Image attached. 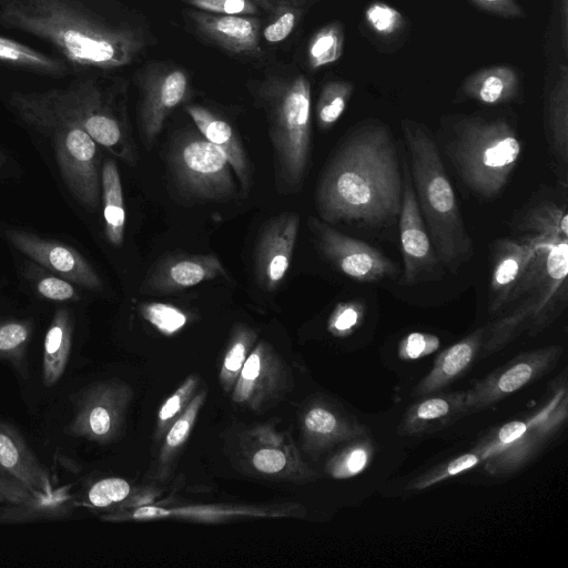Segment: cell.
<instances>
[{"mask_svg": "<svg viewBox=\"0 0 568 568\" xmlns=\"http://www.w3.org/2000/svg\"><path fill=\"white\" fill-rule=\"evenodd\" d=\"M0 27L52 47L75 73L131 64L142 31L111 0H0Z\"/></svg>", "mask_w": 568, "mask_h": 568, "instance_id": "cell-1", "label": "cell"}, {"mask_svg": "<svg viewBox=\"0 0 568 568\" xmlns=\"http://www.w3.org/2000/svg\"><path fill=\"white\" fill-rule=\"evenodd\" d=\"M404 175L389 129L377 120L359 123L328 161L316 189L326 223L378 226L398 217Z\"/></svg>", "mask_w": 568, "mask_h": 568, "instance_id": "cell-2", "label": "cell"}, {"mask_svg": "<svg viewBox=\"0 0 568 568\" xmlns=\"http://www.w3.org/2000/svg\"><path fill=\"white\" fill-rule=\"evenodd\" d=\"M410 179L422 217L439 261L452 272L473 255V242L439 150L428 129L412 119L402 121Z\"/></svg>", "mask_w": 568, "mask_h": 568, "instance_id": "cell-3", "label": "cell"}, {"mask_svg": "<svg viewBox=\"0 0 568 568\" xmlns=\"http://www.w3.org/2000/svg\"><path fill=\"white\" fill-rule=\"evenodd\" d=\"M568 240L541 239L537 254L507 305L527 295L511 313L486 326L481 355L504 348L526 331L536 335L548 327L567 302Z\"/></svg>", "mask_w": 568, "mask_h": 568, "instance_id": "cell-4", "label": "cell"}, {"mask_svg": "<svg viewBox=\"0 0 568 568\" xmlns=\"http://www.w3.org/2000/svg\"><path fill=\"white\" fill-rule=\"evenodd\" d=\"M568 417L566 371L556 376L539 404L523 417L490 428L470 448L479 468L494 478L513 476L529 465L565 428Z\"/></svg>", "mask_w": 568, "mask_h": 568, "instance_id": "cell-5", "label": "cell"}, {"mask_svg": "<svg viewBox=\"0 0 568 568\" xmlns=\"http://www.w3.org/2000/svg\"><path fill=\"white\" fill-rule=\"evenodd\" d=\"M444 148L464 184L484 199L503 192L521 154V142L505 119L478 115L457 118Z\"/></svg>", "mask_w": 568, "mask_h": 568, "instance_id": "cell-6", "label": "cell"}, {"mask_svg": "<svg viewBox=\"0 0 568 568\" xmlns=\"http://www.w3.org/2000/svg\"><path fill=\"white\" fill-rule=\"evenodd\" d=\"M28 94L38 104L81 126L114 156L135 164L138 153L124 105L114 88L105 87L98 77L78 73L63 88Z\"/></svg>", "mask_w": 568, "mask_h": 568, "instance_id": "cell-7", "label": "cell"}, {"mask_svg": "<svg viewBox=\"0 0 568 568\" xmlns=\"http://www.w3.org/2000/svg\"><path fill=\"white\" fill-rule=\"evenodd\" d=\"M9 103L24 123L51 140L68 190L85 210L95 211L101 193L98 143L78 124L38 104L28 92H12Z\"/></svg>", "mask_w": 568, "mask_h": 568, "instance_id": "cell-8", "label": "cell"}, {"mask_svg": "<svg viewBox=\"0 0 568 568\" xmlns=\"http://www.w3.org/2000/svg\"><path fill=\"white\" fill-rule=\"evenodd\" d=\"M270 139L276 156L277 181L297 187L305 174L311 145V85L297 75L267 94Z\"/></svg>", "mask_w": 568, "mask_h": 568, "instance_id": "cell-9", "label": "cell"}, {"mask_svg": "<svg viewBox=\"0 0 568 568\" xmlns=\"http://www.w3.org/2000/svg\"><path fill=\"white\" fill-rule=\"evenodd\" d=\"M170 162L179 185L194 197L219 201L235 191L226 155L202 134L187 132L176 138Z\"/></svg>", "mask_w": 568, "mask_h": 568, "instance_id": "cell-10", "label": "cell"}, {"mask_svg": "<svg viewBox=\"0 0 568 568\" xmlns=\"http://www.w3.org/2000/svg\"><path fill=\"white\" fill-rule=\"evenodd\" d=\"M561 355L560 345L518 354L465 390V416L481 412L536 382L556 367Z\"/></svg>", "mask_w": 568, "mask_h": 568, "instance_id": "cell-11", "label": "cell"}, {"mask_svg": "<svg viewBox=\"0 0 568 568\" xmlns=\"http://www.w3.org/2000/svg\"><path fill=\"white\" fill-rule=\"evenodd\" d=\"M310 227L323 255L343 274L357 282H377L396 273V266L369 244L351 237L328 223L310 219Z\"/></svg>", "mask_w": 568, "mask_h": 568, "instance_id": "cell-12", "label": "cell"}, {"mask_svg": "<svg viewBox=\"0 0 568 568\" xmlns=\"http://www.w3.org/2000/svg\"><path fill=\"white\" fill-rule=\"evenodd\" d=\"M3 237L32 261L73 284L90 291L102 288L99 274L73 247L16 229H6Z\"/></svg>", "mask_w": 568, "mask_h": 568, "instance_id": "cell-13", "label": "cell"}, {"mask_svg": "<svg viewBox=\"0 0 568 568\" xmlns=\"http://www.w3.org/2000/svg\"><path fill=\"white\" fill-rule=\"evenodd\" d=\"M403 164L404 186L398 214L404 262L402 284L412 285L433 272L440 261L422 217L406 160Z\"/></svg>", "mask_w": 568, "mask_h": 568, "instance_id": "cell-14", "label": "cell"}, {"mask_svg": "<svg viewBox=\"0 0 568 568\" xmlns=\"http://www.w3.org/2000/svg\"><path fill=\"white\" fill-rule=\"evenodd\" d=\"M139 124L145 148H151L168 115L190 92V78L180 68L151 70L141 82Z\"/></svg>", "mask_w": 568, "mask_h": 568, "instance_id": "cell-15", "label": "cell"}, {"mask_svg": "<svg viewBox=\"0 0 568 568\" xmlns=\"http://www.w3.org/2000/svg\"><path fill=\"white\" fill-rule=\"evenodd\" d=\"M300 227V216L283 213L263 227L256 247V275L262 287L275 290L284 278L293 255Z\"/></svg>", "mask_w": 568, "mask_h": 568, "instance_id": "cell-16", "label": "cell"}, {"mask_svg": "<svg viewBox=\"0 0 568 568\" xmlns=\"http://www.w3.org/2000/svg\"><path fill=\"white\" fill-rule=\"evenodd\" d=\"M540 236L500 239L494 244L489 283V312L498 313L536 257Z\"/></svg>", "mask_w": 568, "mask_h": 568, "instance_id": "cell-17", "label": "cell"}, {"mask_svg": "<svg viewBox=\"0 0 568 568\" xmlns=\"http://www.w3.org/2000/svg\"><path fill=\"white\" fill-rule=\"evenodd\" d=\"M0 467L39 499H48L59 493L53 489L48 470L20 432L1 419Z\"/></svg>", "mask_w": 568, "mask_h": 568, "instance_id": "cell-18", "label": "cell"}, {"mask_svg": "<svg viewBox=\"0 0 568 568\" xmlns=\"http://www.w3.org/2000/svg\"><path fill=\"white\" fill-rule=\"evenodd\" d=\"M465 390L436 392L415 397L398 425L402 436H423L446 428L465 416Z\"/></svg>", "mask_w": 568, "mask_h": 568, "instance_id": "cell-19", "label": "cell"}, {"mask_svg": "<svg viewBox=\"0 0 568 568\" xmlns=\"http://www.w3.org/2000/svg\"><path fill=\"white\" fill-rule=\"evenodd\" d=\"M225 275L215 255L182 254L161 262L146 277L142 291L171 293Z\"/></svg>", "mask_w": 568, "mask_h": 568, "instance_id": "cell-20", "label": "cell"}, {"mask_svg": "<svg viewBox=\"0 0 568 568\" xmlns=\"http://www.w3.org/2000/svg\"><path fill=\"white\" fill-rule=\"evenodd\" d=\"M195 28L209 40L235 54H260L258 18L191 11Z\"/></svg>", "mask_w": 568, "mask_h": 568, "instance_id": "cell-21", "label": "cell"}, {"mask_svg": "<svg viewBox=\"0 0 568 568\" xmlns=\"http://www.w3.org/2000/svg\"><path fill=\"white\" fill-rule=\"evenodd\" d=\"M485 327H480L444 349L432 369L417 383L412 395L419 397L445 389L462 377L480 354Z\"/></svg>", "mask_w": 568, "mask_h": 568, "instance_id": "cell-22", "label": "cell"}, {"mask_svg": "<svg viewBox=\"0 0 568 568\" xmlns=\"http://www.w3.org/2000/svg\"><path fill=\"white\" fill-rule=\"evenodd\" d=\"M185 110L200 133L224 152L240 181L241 191L246 194L251 187V166L246 152L234 129L204 106L187 105Z\"/></svg>", "mask_w": 568, "mask_h": 568, "instance_id": "cell-23", "label": "cell"}, {"mask_svg": "<svg viewBox=\"0 0 568 568\" xmlns=\"http://www.w3.org/2000/svg\"><path fill=\"white\" fill-rule=\"evenodd\" d=\"M520 91L518 71L506 64L477 70L465 79L460 89L462 99L474 100L486 105H499L514 101Z\"/></svg>", "mask_w": 568, "mask_h": 568, "instance_id": "cell-24", "label": "cell"}, {"mask_svg": "<svg viewBox=\"0 0 568 568\" xmlns=\"http://www.w3.org/2000/svg\"><path fill=\"white\" fill-rule=\"evenodd\" d=\"M546 136L551 155L565 172L568 163V68L558 67L545 103Z\"/></svg>", "mask_w": 568, "mask_h": 568, "instance_id": "cell-25", "label": "cell"}, {"mask_svg": "<svg viewBox=\"0 0 568 568\" xmlns=\"http://www.w3.org/2000/svg\"><path fill=\"white\" fill-rule=\"evenodd\" d=\"M74 321L72 313L58 308L47 331L43 343L42 382L54 386L64 374L72 348Z\"/></svg>", "mask_w": 568, "mask_h": 568, "instance_id": "cell-26", "label": "cell"}, {"mask_svg": "<svg viewBox=\"0 0 568 568\" xmlns=\"http://www.w3.org/2000/svg\"><path fill=\"white\" fill-rule=\"evenodd\" d=\"M0 64L51 78H64L71 72L63 59L1 36Z\"/></svg>", "mask_w": 568, "mask_h": 568, "instance_id": "cell-27", "label": "cell"}, {"mask_svg": "<svg viewBox=\"0 0 568 568\" xmlns=\"http://www.w3.org/2000/svg\"><path fill=\"white\" fill-rule=\"evenodd\" d=\"M101 193L105 237L112 246L119 247L124 237L125 210L119 170L110 159L101 169Z\"/></svg>", "mask_w": 568, "mask_h": 568, "instance_id": "cell-28", "label": "cell"}, {"mask_svg": "<svg viewBox=\"0 0 568 568\" xmlns=\"http://www.w3.org/2000/svg\"><path fill=\"white\" fill-rule=\"evenodd\" d=\"M517 227L528 236L568 240L567 211L555 202H540L526 211Z\"/></svg>", "mask_w": 568, "mask_h": 568, "instance_id": "cell-29", "label": "cell"}, {"mask_svg": "<svg viewBox=\"0 0 568 568\" xmlns=\"http://www.w3.org/2000/svg\"><path fill=\"white\" fill-rule=\"evenodd\" d=\"M306 428L316 436L328 440H353L368 435L365 425L356 419L337 415L333 409L317 406L305 417Z\"/></svg>", "mask_w": 568, "mask_h": 568, "instance_id": "cell-30", "label": "cell"}, {"mask_svg": "<svg viewBox=\"0 0 568 568\" xmlns=\"http://www.w3.org/2000/svg\"><path fill=\"white\" fill-rule=\"evenodd\" d=\"M344 27L333 21L311 38L307 47V64L311 70H318L339 60L344 49Z\"/></svg>", "mask_w": 568, "mask_h": 568, "instance_id": "cell-31", "label": "cell"}, {"mask_svg": "<svg viewBox=\"0 0 568 568\" xmlns=\"http://www.w3.org/2000/svg\"><path fill=\"white\" fill-rule=\"evenodd\" d=\"M354 92V84L348 81L334 80L327 82L318 97L316 118L322 130L332 128L347 108Z\"/></svg>", "mask_w": 568, "mask_h": 568, "instance_id": "cell-32", "label": "cell"}, {"mask_svg": "<svg viewBox=\"0 0 568 568\" xmlns=\"http://www.w3.org/2000/svg\"><path fill=\"white\" fill-rule=\"evenodd\" d=\"M364 22L367 29L383 41H392L406 29V20L394 7L373 1L364 11Z\"/></svg>", "mask_w": 568, "mask_h": 568, "instance_id": "cell-33", "label": "cell"}, {"mask_svg": "<svg viewBox=\"0 0 568 568\" xmlns=\"http://www.w3.org/2000/svg\"><path fill=\"white\" fill-rule=\"evenodd\" d=\"M478 466L477 455L469 449L419 474L409 481L407 489L414 491L424 490Z\"/></svg>", "mask_w": 568, "mask_h": 568, "instance_id": "cell-34", "label": "cell"}, {"mask_svg": "<svg viewBox=\"0 0 568 568\" xmlns=\"http://www.w3.org/2000/svg\"><path fill=\"white\" fill-rule=\"evenodd\" d=\"M375 444L369 435L355 438L336 458L332 474L337 478H348L361 474L373 460Z\"/></svg>", "mask_w": 568, "mask_h": 568, "instance_id": "cell-35", "label": "cell"}, {"mask_svg": "<svg viewBox=\"0 0 568 568\" xmlns=\"http://www.w3.org/2000/svg\"><path fill=\"white\" fill-rule=\"evenodd\" d=\"M32 334V323L27 320L0 322V359L19 365L26 354Z\"/></svg>", "mask_w": 568, "mask_h": 568, "instance_id": "cell-36", "label": "cell"}, {"mask_svg": "<svg viewBox=\"0 0 568 568\" xmlns=\"http://www.w3.org/2000/svg\"><path fill=\"white\" fill-rule=\"evenodd\" d=\"M62 490L48 499H39L0 467V504L10 506H55L61 505Z\"/></svg>", "mask_w": 568, "mask_h": 568, "instance_id": "cell-37", "label": "cell"}, {"mask_svg": "<svg viewBox=\"0 0 568 568\" xmlns=\"http://www.w3.org/2000/svg\"><path fill=\"white\" fill-rule=\"evenodd\" d=\"M130 493L129 484L122 478H105L93 484L87 494L90 505L104 508L123 500Z\"/></svg>", "mask_w": 568, "mask_h": 568, "instance_id": "cell-38", "label": "cell"}, {"mask_svg": "<svg viewBox=\"0 0 568 568\" xmlns=\"http://www.w3.org/2000/svg\"><path fill=\"white\" fill-rule=\"evenodd\" d=\"M34 287L40 296L55 302L79 301L80 295L74 284L57 274H40Z\"/></svg>", "mask_w": 568, "mask_h": 568, "instance_id": "cell-39", "label": "cell"}, {"mask_svg": "<svg viewBox=\"0 0 568 568\" xmlns=\"http://www.w3.org/2000/svg\"><path fill=\"white\" fill-rule=\"evenodd\" d=\"M191 7L201 11L227 14L253 16L257 13V6L252 0H184Z\"/></svg>", "mask_w": 568, "mask_h": 568, "instance_id": "cell-40", "label": "cell"}, {"mask_svg": "<svg viewBox=\"0 0 568 568\" xmlns=\"http://www.w3.org/2000/svg\"><path fill=\"white\" fill-rule=\"evenodd\" d=\"M143 314L153 325L165 333L178 331L186 322L185 315L178 308L161 303L145 305Z\"/></svg>", "mask_w": 568, "mask_h": 568, "instance_id": "cell-41", "label": "cell"}, {"mask_svg": "<svg viewBox=\"0 0 568 568\" xmlns=\"http://www.w3.org/2000/svg\"><path fill=\"white\" fill-rule=\"evenodd\" d=\"M274 13L275 18L263 30V38L268 43L284 41L297 22V12L294 6L281 7Z\"/></svg>", "mask_w": 568, "mask_h": 568, "instance_id": "cell-42", "label": "cell"}, {"mask_svg": "<svg viewBox=\"0 0 568 568\" xmlns=\"http://www.w3.org/2000/svg\"><path fill=\"white\" fill-rule=\"evenodd\" d=\"M364 318V305L358 301L344 302L337 305L332 318L331 329L338 334H347L359 326Z\"/></svg>", "mask_w": 568, "mask_h": 568, "instance_id": "cell-43", "label": "cell"}, {"mask_svg": "<svg viewBox=\"0 0 568 568\" xmlns=\"http://www.w3.org/2000/svg\"><path fill=\"white\" fill-rule=\"evenodd\" d=\"M439 346L437 336L428 333L415 332L405 336L398 347L402 358L414 359L433 353Z\"/></svg>", "mask_w": 568, "mask_h": 568, "instance_id": "cell-44", "label": "cell"}, {"mask_svg": "<svg viewBox=\"0 0 568 568\" xmlns=\"http://www.w3.org/2000/svg\"><path fill=\"white\" fill-rule=\"evenodd\" d=\"M478 9L504 18L518 19L524 16L523 8L516 0H469Z\"/></svg>", "mask_w": 568, "mask_h": 568, "instance_id": "cell-45", "label": "cell"}, {"mask_svg": "<svg viewBox=\"0 0 568 568\" xmlns=\"http://www.w3.org/2000/svg\"><path fill=\"white\" fill-rule=\"evenodd\" d=\"M286 459L282 452L276 449H262L253 457L254 466L263 473H276L285 466Z\"/></svg>", "mask_w": 568, "mask_h": 568, "instance_id": "cell-46", "label": "cell"}, {"mask_svg": "<svg viewBox=\"0 0 568 568\" xmlns=\"http://www.w3.org/2000/svg\"><path fill=\"white\" fill-rule=\"evenodd\" d=\"M245 357V347L244 344L239 342L236 343L231 351L227 353L225 358V367L231 372H236L243 364Z\"/></svg>", "mask_w": 568, "mask_h": 568, "instance_id": "cell-47", "label": "cell"}, {"mask_svg": "<svg viewBox=\"0 0 568 568\" xmlns=\"http://www.w3.org/2000/svg\"><path fill=\"white\" fill-rule=\"evenodd\" d=\"M559 33L561 48L565 54L568 52V0H559Z\"/></svg>", "mask_w": 568, "mask_h": 568, "instance_id": "cell-48", "label": "cell"}, {"mask_svg": "<svg viewBox=\"0 0 568 568\" xmlns=\"http://www.w3.org/2000/svg\"><path fill=\"white\" fill-rule=\"evenodd\" d=\"M190 424L186 419H179L173 427L171 428L170 433L168 434L166 442L170 446H176L179 445L187 434Z\"/></svg>", "mask_w": 568, "mask_h": 568, "instance_id": "cell-49", "label": "cell"}, {"mask_svg": "<svg viewBox=\"0 0 568 568\" xmlns=\"http://www.w3.org/2000/svg\"><path fill=\"white\" fill-rule=\"evenodd\" d=\"M260 372V357L257 354H252L244 364L242 376L244 379L253 381L257 377Z\"/></svg>", "mask_w": 568, "mask_h": 568, "instance_id": "cell-50", "label": "cell"}, {"mask_svg": "<svg viewBox=\"0 0 568 568\" xmlns=\"http://www.w3.org/2000/svg\"><path fill=\"white\" fill-rule=\"evenodd\" d=\"M304 0H253L255 4H258L266 11L275 12L277 9L284 6H296Z\"/></svg>", "mask_w": 568, "mask_h": 568, "instance_id": "cell-51", "label": "cell"}, {"mask_svg": "<svg viewBox=\"0 0 568 568\" xmlns=\"http://www.w3.org/2000/svg\"><path fill=\"white\" fill-rule=\"evenodd\" d=\"M180 407V397L178 395L172 396L168 399V402L164 404L160 412V418L162 420L169 419L172 417Z\"/></svg>", "mask_w": 568, "mask_h": 568, "instance_id": "cell-52", "label": "cell"}, {"mask_svg": "<svg viewBox=\"0 0 568 568\" xmlns=\"http://www.w3.org/2000/svg\"><path fill=\"white\" fill-rule=\"evenodd\" d=\"M164 514H168V511L160 509V508L141 507L133 514V517H135V518L154 517V516H162Z\"/></svg>", "mask_w": 568, "mask_h": 568, "instance_id": "cell-53", "label": "cell"}, {"mask_svg": "<svg viewBox=\"0 0 568 568\" xmlns=\"http://www.w3.org/2000/svg\"><path fill=\"white\" fill-rule=\"evenodd\" d=\"M7 162L6 154L0 150V168H2Z\"/></svg>", "mask_w": 568, "mask_h": 568, "instance_id": "cell-54", "label": "cell"}]
</instances>
